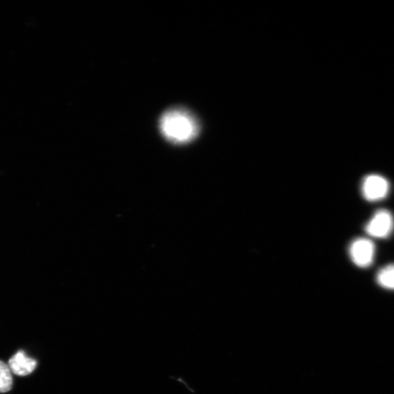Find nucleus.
I'll return each instance as SVG.
<instances>
[{
	"label": "nucleus",
	"instance_id": "obj_1",
	"mask_svg": "<svg viewBox=\"0 0 394 394\" xmlns=\"http://www.w3.org/2000/svg\"><path fill=\"white\" fill-rule=\"evenodd\" d=\"M161 135L176 145H184L200 134V125L197 119L184 108H173L164 112L159 120Z\"/></svg>",
	"mask_w": 394,
	"mask_h": 394
},
{
	"label": "nucleus",
	"instance_id": "obj_2",
	"mask_svg": "<svg viewBox=\"0 0 394 394\" xmlns=\"http://www.w3.org/2000/svg\"><path fill=\"white\" fill-rule=\"evenodd\" d=\"M390 189L388 180L377 174L367 175L361 185V193L364 198L369 202H377L387 196Z\"/></svg>",
	"mask_w": 394,
	"mask_h": 394
},
{
	"label": "nucleus",
	"instance_id": "obj_3",
	"mask_svg": "<svg viewBox=\"0 0 394 394\" xmlns=\"http://www.w3.org/2000/svg\"><path fill=\"white\" fill-rule=\"evenodd\" d=\"M394 228L391 212L386 209L377 210L365 226L366 233L374 238L384 239L391 235Z\"/></svg>",
	"mask_w": 394,
	"mask_h": 394
},
{
	"label": "nucleus",
	"instance_id": "obj_4",
	"mask_svg": "<svg viewBox=\"0 0 394 394\" xmlns=\"http://www.w3.org/2000/svg\"><path fill=\"white\" fill-rule=\"evenodd\" d=\"M374 253V244L367 238H357L350 245L351 258L354 264L360 268H367L372 265Z\"/></svg>",
	"mask_w": 394,
	"mask_h": 394
},
{
	"label": "nucleus",
	"instance_id": "obj_5",
	"mask_svg": "<svg viewBox=\"0 0 394 394\" xmlns=\"http://www.w3.org/2000/svg\"><path fill=\"white\" fill-rule=\"evenodd\" d=\"M9 366L14 374L26 376L34 371L37 360L27 357L25 353L21 351L10 359Z\"/></svg>",
	"mask_w": 394,
	"mask_h": 394
},
{
	"label": "nucleus",
	"instance_id": "obj_6",
	"mask_svg": "<svg viewBox=\"0 0 394 394\" xmlns=\"http://www.w3.org/2000/svg\"><path fill=\"white\" fill-rule=\"evenodd\" d=\"M376 281L381 287L394 290V264L381 268L377 274Z\"/></svg>",
	"mask_w": 394,
	"mask_h": 394
},
{
	"label": "nucleus",
	"instance_id": "obj_7",
	"mask_svg": "<svg viewBox=\"0 0 394 394\" xmlns=\"http://www.w3.org/2000/svg\"><path fill=\"white\" fill-rule=\"evenodd\" d=\"M13 377L8 366L0 360V393H6L12 388Z\"/></svg>",
	"mask_w": 394,
	"mask_h": 394
}]
</instances>
